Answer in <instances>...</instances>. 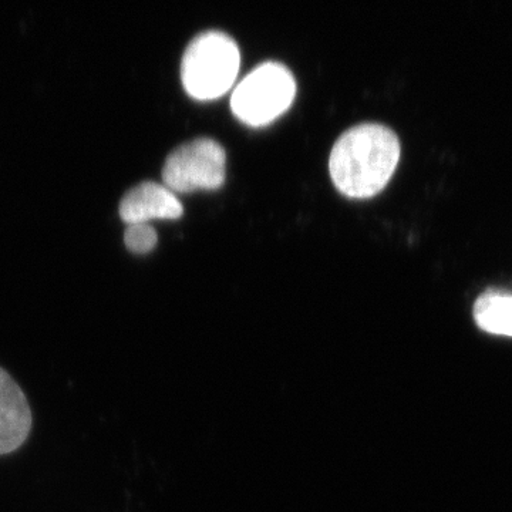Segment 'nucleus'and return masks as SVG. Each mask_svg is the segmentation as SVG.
<instances>
[{
  "mask_svg": "<svg viewBox=\"0 0 512 512\" xmlns=\"http://www.w3.org/2000/svg\"><path fill=\"white\" fill-rule=\"evenodd\" d=\"M127 248L136 254H147L156 247L158 235L156 229L148 224L128 225L126 235H124Z\"/></svg>",
  "mask_w": 512,
  "mask_h": 512,
  "instance_id": "6e6552de",
  "label": "nucleus"
},
{
  "mask_svg": "<svg viewBox=\"0 0 512 512\" xmlns=\"http://www.w3.org/2000/svg\"><path fill=\"white\" fill-rule=\"evenodd\" d=\"M296 82L284 64L266 62L238 84L231 97V109L248 126H266L291 107Z\"/></svg>",
  "mask_w": 512,
  "mask_h": 512,
  "instance_id": "7ed1b4c3",
  "label": "nucleus"
},
{
  "mask_svg": "<svg viewBox=\"0 0 512 512\" xmlns=\"http://www.w3.org/2000/svg\"><path fill=\"white\" fill-rule=\"evenodd\" d=\"M227 154L211 138H197L175 148L163 167L165 187L173 192L218 190L225 183Z\"/></svg>",
  "mask_w": 512,
  "mask_h": 512,
  "instance_id": "20e7f679",
  "label": "nucleus"
},
{
  "mask_svg": "<svg viewBox=\"0 0 512 512\" xmlns=\"http://www.w3.org/2000/svg\"><path fill=\"white\" fill-rule=\"evenodd\" d=\"M33 414L22 387L0 367V456L18 451L29 439Z\"/></svg>",
  "mask_w": 512,
  "mask_h": 512,
  "instance_id": "39448f33",
  "label": "nucleus"
},
{
  "mask_svg": "<svg viewBox=\"0 0 512 512\" xmlns=\"http://www.w3.org/2000/svg\"><path fill=\"white\" fill-rule=\"evenodd\" d=\"M473 315L484 332L512 338V293L484 292L474 303Z\"/></svg>",
  "mask_w": 512,
  "mask_h": 512,
  "instance_id": "0eeeda50",
  "label": "nucleus"
},
{
  "mask_svg": "<svg viewBox=\"0 0 512 512\" xmlns=\"http://www.w3.org/2000/svg\"><path fill=\"white\" fill-rule=\"evenodd\" d=\"M400 160V141L382 124H359L336 141L329 157L333 184L349 198L365 200L384 190Z\"/></svg>",
  "mask_w": 512,
  "mask_h": 512,
  "instance_id": "f257e3e1",
  "label": "nucleus"
},
{
  "mask_svg": "<svg viewBox=\"0 0 512 512\" xmlns=\"http://www.w3.org/2000/svg\"><path fill=\"white\" fill-rule=\"evenodd\" d=\"M121 220L128 225L148 224L150 220H178L183 205L165 185L144 181L124 194L120 201Z\"/></svg>",
  "mask_w": 512,
  "mask_h": 512,
  "instance_id": "423d86ee",
  "label": "nucleus"
},
{
  "mask_svg": "<svg viewBox=\"0 0 512 512\" xmlns=\"http://www.w3.org/2000/svg\"><path fill=\"white\" fill-rule=\"evenodd\" d=\"M241 53L231 36L205 32L192 39L181 62L185 92L197 100L224 96L237 80Z\"/></svg>",
  "mask_w": 512,
  "mask_h": 512,
  "instance_id": "f03ea898",
  "label": "nucleus"
}]
</instances>
